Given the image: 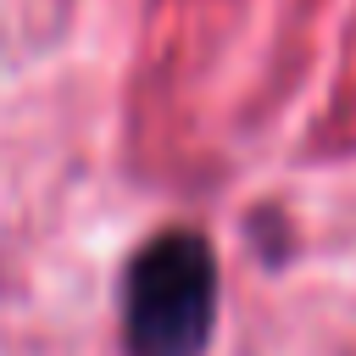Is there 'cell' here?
I'll return each mask as SVG.
<instances>
[{
  "mask_svg": "<svg viewBox=\"0 0 356 356\" xmlns=\"http://www.w3.org/2000/svg\"><path fill=\"white\" fill-rule=\"evenodd\" d=\"M222 312V261L200 228H156L117 278V328L128 356H206Z\"/></svg>",
  "mask_w": 356,
  "mask_h": 356,
  "instance_id": "obj_1",
  "label": "cell"
}]
</instances>
